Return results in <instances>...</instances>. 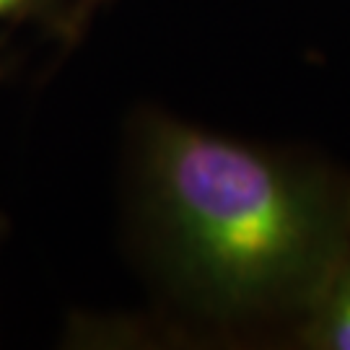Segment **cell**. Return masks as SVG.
Returning a JSON list of instances; mask_svg holds the SVG:
<instances>
[{"label": "cell", "mask_w": 350, "mask_h": 350, "mask_svg": "<svg viewBox=\"0 0 350 350\" xmlns=\"http://www.w3.org/2000/svg\"><path fill=\"white\" fill-rule=\"evenodd\" d=\"M146 176L172 262L221 312L309 306L350 239L317 176L198 127L153 122Z\"/></svg>", "instance_id": "1"}, {"label": "cell", "mask_w": 350, "mask_h": 350, "mask_svg": "<svg viewBox=\"0 0 350 350\" xmlns=\"http://www.w3.org/2000/svg\"><path fill=\"white\" fill-rule=\"evenodd\" d=\"M304 332L306 345L322 350H350V239L312 304Z\"/></svg>", "instance_id": "2"}, {"label": "cell", "mask_w": 350, "mask_h": 350, "mask_svg": "<svg viewBox=\"0 0 350 350\" xmlns=\"http://www.w3.org/2000/svg\"><path fill=\"white\" fill-rule=\"evenodd\" d=\"M29 3H34V0H0V16H8L18 8H26Z\"/></svg>", "instance_id": "3"}, {"label": "cell", "mask_w": 350, "mask_h": 350, "mask_svg": "<svg viewBox=\"0 0 350 350\" xmlns=\"http://www.w3.org/2000/svg\"><path fill=\"white\" fill-rule=\"evenodd\" d=\"M94 3H96V0H81V11H88Z\"/></svg>", "instance_id": "4"}]
</instances>
